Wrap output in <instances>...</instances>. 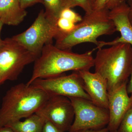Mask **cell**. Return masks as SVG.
Wrapping results in <instances>:
<instances>
[{
    "mask_svg": "<svg viewBox=\"0 0 132 132\" xmlns=\"http://www.w3.org/2000/svg\"><path fill=\"white\" fill-rule=\"evenodd\" d=\"M130 77V80L127 85V90L128 93L132 94V69Z\"/></svg>",
    "mask_w": 132,
    "mask_h": 132,
    "instance_id": "cb8c5ba5",
    "label": "cell"
},
{
    "mask_svg": "<svg viewBox=\"0 0 132 132\" xmlns=\"http://www.w3.org/2000/svg\"><path fill=\"white\" fill-rule=\"evenodd\" d=\"M128 82L108 93L109 132L117 131L124 116L132 107V94L129 96L127 90Z\"/></svg>",
    "mask_w": 132,
    "mask_h": 132,
    "instance_id": "30bf717a",
    "label": "cell"
},
{
    "mask_svg": "<svg viewBox=\"0 0 132 132\" xmlns=\"http://www.w3.org/2000/svg\"><path fill=\"white\" fill-rule=\"evenodd\" d=\"M73 106L75 117L69 132L91 129L99 130L109 122L108 109L98 106L91 100L81 98H69Z\"/></svg>",
    "mask_w": 132,
    "mask_h": 132,
    "instance_id": "52a82bcc",
    "label": "cell"
},
{
    "mask_svg": "<svg viewBox=\"0 0 132 132\" xmlns=\"http://www.w3.org/2000/svg\"><path fill=\"white\" fill-rule=\"evenodd\" d=\"M117 132H132V107L124 116Z\"/></svg>",
    "mask_w": 132,
    "mask_h": 132,
    "instance_id": "2e32d148",
    "label": "cell"
},
{
    "mask_svg": "<svg viewBox=\"0 0 132 132\" xmlns=\"http://www.w3.org/2000/svg\"><path fill=\"white\" fill-rule=\"evenodd\" d=\"M82 79L83 88L91 101L98 106L108 109V93L106 80L101 75L90 71H78Z\"/></svg>",
    "mask_w": 132,
    "mask_h": 132,
    "instance_id": "7c38bea8",
    "label": "cell"
},
{
    "mask_svg": "<svg viewBox=\"0 0 132 132\" xmlns=\"http://www.w3.org/2000/svg\"><path fill=\"white\" fill-rule=\"evenodd\" d=\"M27 15L21 7L19 0H0V20L4 24L17 26Z\"/></svg>",
    "mask_w": 132,
    "mask_h": 132,
    "instance_id": "4fadbf2b",
    "label": "cell"
},
{
    "mask_svg": "<svg viewBox=\"0 0 132 132\" xmlns=\"http://www.w3.org/2000/svg\"><path fill=\"white\" fill-rule=\"evenodd\" d=\"M129 12V6L124 1L109 10V18L113 22L116 31L120 33V37L109 42L99 41L98 44L95 50L120 43H128L132 46V25L128 17Z\"/></svg>",
    "mask_w": 132,
    "mask_h": 132,
    "instance_id": "8fae6325",
    "label": "cell"
},
{
    "mask_svg": "<svg viewBox=\"0 0 132 132\" xmlns=\"http://www.w3.org/2000/svg\"><path fill=\"white\" fill-rule=\"evenodd\" d=\"M123 1L122 0H96L94 10L101 9L106 8L110 10Z\"/></svg>",
    "mask_w": 132,
    "mask_h": 132,
    "instance_id": "ffe728a7",
    "label": "cell"
},
{
    "mask_svg": "<svg viewBox=\"0 0 132 132\" xmlns=\"http://www.w3.org/2000/svg\"><path fill=\"white\" fill-rule=\"evenodd\" d=\"M73 132H109L107 128L104 127L99 130H91V129H86L78 130Z\"/></svg>",
    "mask_w": 132,
    "mask_h": 132,
    "instance_id": "603a6c76",
    "label": "cell"
},
{
    "mask_svg": "<svg viewBox=\"0 0 132 132\" xmlns=\"http://www.w3.org/2000/svg\"><path fill=\"white\" fill-rule=\"evenodd\" d=\"M45 121L36 113L26 118L24 121H18L6 126L14 132H42Z\"/></svg>",
    "mask_w": 132,
    "mask_h": 132,
    "instance_id": "5bb4252c",
    "label": "cell"
},
{
    "mask_svg": "<svg viewBox=\"0 0 132 132\" xmlns=\"http://www.w3.org/2000/svg\"><path fill=\"white\" fill-rule=\"evenodd\" d=\"M36 113L63 132L69 131L75 117L73 106L70 99L60 95H50Z\"/></svg>",
    "mask_w": 132,
    "mask_h": 132,
    "instance_id": "9c48e42d",
    "label": "cell"
},
{
    "mask_svg": "<svg viewBox=\"0 0 132 132\" xmlns=\"http://www.w3.org/2000/svg\"><path fill=\"white\" fill-rule=\"evenodd\" d=\"M42 132H63L50 122L45 121Z\"/></svg>",
    "mask_w": 132,
    "mask_h": 132,
    "instance_id": "44dd1931",
    "label": "cell"
},
{
    "mask_svg": "<svg viewBox=\"0 0 132 132\" xmlns=\"http://www.w3.org/2000/svg\"><path fill=\"white\" fill-rule=\"evenodd\" d=\"M113 132H117V131H114Z\"/></svg>",
    "mask_w": 132,
    "mask_h": 132,
    "instance_id": "83f0119b",
    "label": "cell"
},
{
    "mask_svg": "<svg viewBox=\"0 0 132 132\" xmlns=\"http://www.w3.org/2000/svg\"><path fill=\"white\" fill-rule=\"evenodd\" d=\"M128 5L129 7L128 17H129L130 22L132 25V0H128Z\"/></svg>",
    "mask_w": 132,
    "mask_h": 132,
    "instance_id": "d4e9b609",
    "label": "cell"
},
{
    "mask_svg": "<svg viewBox=\"0 0 132 132\" xmlns=\"http://www.w3.org/2000/svg\"><path fill=\"white\" fill-rule=\"evenodd\" d=\"M45 14L49 19L57 21L62 10L72 8L70 0H43Z\"/></svg>",
    "mask_w": 132,
    "mask_h": 132,
    "instance_id": "9a60e30c",
    "label": "cell"
},
{
    "mask_svg": "<svg viewBox=\"0 0 132 132\" xmlns=\"http://www.w3.org/2000/svg\"><path fill=\"white\" fill-rule=\"evenodd\" d=\"M0 132H14L11 128L8 126L1 127Z\"/></svg>",
    "mask_w": 132,
    "mask_h": 132,
    "instance_id": "484cf974",
    "label": "cell"
},
{
    "mask_svg": "<svg viewBox=\"0 0 132 132\" xmlns=\"http://www.w3.org/2000/svg\"><path fill=\"white\" fill-rule=\"evenodd\" d=\"M49 95H60L67 98H81L91 100L83 88L82 79L78 71L68 75L38 79L32 82Z\"/></svg>",
    "mask_w": 132,
    "mask_h": 132,
    "instance_id": "ba28073f",
    "label": "cell"
},
{
    "mask_svg": "<svg viewBox=\"0 0 132 132\" xmlns=\"http://www.w3.org/2000/svg\"><path fill=\"white\" fill-rule=\"evenodd\" d=\"M122 1H123V0H122Z\"/></svg>",
    "mask_w": 132,
    "mask_h": 132,
    "instance_id": "f1b7e54d",
    "label": "cell"
},
{
    "mask_svg": "<svg viewBox=\"0 0 132 132\" xmlns=\"http://www.w3.org/2000/svg\"><path fill=\"white\" fill-rule=\"evenodd\" d=\"M59 32L67 34L72 32L75 28L76 24L65 18L59 17L56 22Z\"/></svg>",
    "mask_w": 132,
    "mask_h": 132,
    "instance_id": "e0dca14e",
    "label": "cell"
},
{
    "mask_svg": "<svg viewBox=\"0 0 132 132\" xmlns=\"http://www.w3.org/2000/svg\"><path fill=\"white\" fill-rule=\"evenodd\" d=\"M95 72L105 79L108 93L128 81L132 69V46L120 43L98 49L94 58Z\"/></svg>",
    "mask_w": 132,
    "mask_h": 132,
    "instance_id": "3957f363",
    "label": "cell"
},
{
    "mask_svg": "<svg viewBox=\"0 0 132 132\" xmlns=\"http://www.w3.org/2000/svg\"><path fill=\"white\" fill-rule=\"evenodd\" d=\"M4 25L2 21L0 20V48L2 46L4 43V40H2L1 38V33L2 29L3 26Z\"/></svg>",
    "mask_w": 132,
    "mask_h": 132,
    "instance_id": "4316f807",
    "label": "cell"
},
{
    "mask_svg": "<svg viewBox=\"0 0 132 132\" xmlns=\"http://www.w3.org/2000/svg\"><path fill=\"white\" fill-rule=\"evenodd\" d=\"M56 22L49 19L42 10L27 30L12 38L39 57L43 47L53 44V39L59 34Z\"/></svg>",
    "mask_w": 132,
    "mask_h": 132,
    "instance_id": "5b68a950",
    "label": "cell"
},
{
    "mask_svg": "<svg viewBox=\"0 0 132 132\" xmlns=\"http://www.w3.org/2000/svg\"><path fill=\"white\" fill-rule=\"evenodd\" d=\"M60 17L65 18L76 24L80 22L82 17L79 14L74 12L70 8H67L62 10Z\"/></svg>",
    "mask_w": 132,
    "mask_h": 132,
    "instance_id": "d6986e66",
    "label": "cell"
},
{
    "mask_svg": "<svg viewBox=\"0 0 132 132\" xmlns=\"http://www.w3.org/2000/svg\"><path fill=\"white\" fill-rule=\"evenodd\" d=\"M96 0H70L73 7H80L86 13H89L94 10Z\"/></svg>",
    "mask_w": 132,
    "mask_h": 132,
    "instance_id": "ac0fdd59",
    "label": "cell"
},
{
    "mask_svg": "<svg viewBox=\"0 0 132 132\" xmlns=\"http://www.w3.org/2000/svg\"><path fill=\"white\" fill-rule=\"evenodd\" d=\"M94 51L77 54L60 49L53 44L45 45L35 61L32 74L26 84L29 85L36 79L55 77L67 71H89L94 67Z\"/></svg>",
    "mask_w": 132,
    "mask_h": 132,
    "instance_id": "6da1fadb",
    "label": "cell"
},
{
    "mask_svg": "<svg viewBox=\"0 0 132 132\" xmlns=\"http://www.w3.org/2000/svg\"><path fill=\"white\" fill-rule=\"evenodd\" d=\"M50 97L34 85L19 83L8 90L0 108V127L36 113Z\"/></svg>",
    "mask_w": 132,
    "mask_h": 132,
    "instance_id": "7a4b0ae2",
    "label": "cell"
},
{
    "mask_svg": "<svg viewBox=\"0 0 132 132\" xmlns=\"http://www.w3.org/2000/svg\"><path fill=\"white\" fill-rule=\"evenodd\" d=\"M38 58L12 38L5 39L0 48V85L16 80L24 67Z\"/></svg>",
    "mask_w": 132,
    "mask_h": 132,
    "instance_id": "8992f818",
    "label": "cell"
},
{
    "mask_svg": "<svg viewBox=\"0 0 132 132\" xmlns=\"http://www.w3.org/2000/svg\"><path fill=\"white\" fill-rule=\"evenodd\" d=\"M109 10L106 8L94 10L85 14L82 20L76 24L72 32L67 34L59 33L55 38V46L63 50L71 51L76 45L91 43L97 46V39L104 35H111L116 32L113 22L109 18Z\"/></svg>",
    "mask_w": 132,
    "mask_h": 132,
    "instance_id": "277c9868",
    "label": "cell"
},
{
    "mask_svg": "<svg viewBox=\"0 0 132 132\" xmlns=\"http://www.w3.org/2000/svg\"><path fill=\"white\" fill-rule=\"evenodd\" d=\"M21 7L23 9L38 3H43V0H19Z\"/></svg>",
    "mask_w": 132,
    "mask_h": 132,
    "instance_id": "7402d4cb",
    "label": "cell"
}]
</instances>
